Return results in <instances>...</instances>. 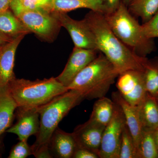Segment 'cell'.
<instances>
[{
	"mask_svg": "<svg viewBox=\"0 0 158 158\" xmlns=\"http://www.w3.org/2000/svg\"><path fill=\"white\" fill-rule=\"evenodd\" d=\"M82 8L90 9L103 13L102 0H51L48 11L64 12Z\"/></svg>",
	"mask_w": 158,
	"mask_h": 158,
	"instance_id": "ac0fdd59",
	"label": "cell"
},
{
	"mask_svg": "<svg viewBox=\"0 0 158 158\" xmlns=\"http://www.w3.org/2000/svg\"><path fill=\"white\" fill-rule=\"evenodd\" d=\"M112 100L122 110L127 126L132 136L138 151L143 128L139 118L138 106L130 104L123 98L118 91L112 93Z\"/></svg>",
	"mask_w": 158,
	"mask_h": 158,
	"instance_id": "5bb4252c",
	"label": "cell"
},
{
	"mask_svg": "<svg viewBox=\"0 0 158 158\" xmlns=\"http://www.w3.org/2000/svg\"><path fill=\"white\" fill-rule=\"evenodd\" d=\"M121 0H102L103 13L109 14L113 13L119 6Z\"/></svg>",
	"mask_w": 158,
	"mask_h": 158,
	"instance_id": "83f0119b",
	"label": "cell"
},
{
	"mask_svg": "<svg viewBox=\"0 0 158 158\" xmlns=\"http://www.w3.org/2000/svg\"><path fill=\"white\" fill-rule=\"evenodd\" d=\"M17 109L18 121L7 132L16 135L20 141H27L30 136L36 135L39 132L40 115L37 108Z\"/></svg>",
	"mask_w": 158,
	"mask_h": 158,
	"instance_id": "7c38bea8",
	"label": "cell"
},
{
	"mask_svg": "<svg viewBox=\"0 0 158 158\" xmlns=\"http://www.w3.org/2000/svg\"><path fill=\"white\" fill-rule=\"evenodd\" d=\"M118 75L111 62L99 52L67 88L69 90H78L85 99H98L106 96Z\"/></svg>",
	"mask_w": 158,
	"mask_h": 158,
	"instance_id": "3957f363",
	"label": "cell"
},
{
	"mask_svg": "<svg viewBox=\"0 0 158 158\" xmlns=\"http://www.w3.org/2000/svg\"><path fill=\"white\" fill-rule=\"evenodd\" d=\"M51 2V0H12L10 8L17 17L23 12L31 10L44 9L48 11Z\"/></svg>",
	"mask_w": 158,
	"mask_h": 158,
	"instance_id": "cb8c5ba5",
	"label": "cell"
},
{
	"mask_svg": "<svg viewBox=\"0 0 158 158\" xmlns=\"http://www.w3.org/2000/svg\"><path fill=\"white\" fill-rule=\"evenodd\" d=\"M85 98L78 90H69L37 108L40 126L36 140L31 146L33 155L37 156L50 151L51 138L60 121Z\"/></svg>",
	"mask_w": 158,
	"mask_h": 158,
	"instance_id": "7a4b0ae2",
	"label": "cell"
},
{
	"mask_svg": "<svg viewBox=\"0 0 158 158\" xmlns=\"http://www.w3.org/2000/svg\"><path fill=\"white\" fill-rule=\"evenodd\" d=\"M119 158H138L137 148L127 124L122 134Z\"/></svg>",
	"mask_w": 158,
	"mask_h": 158,
	"instance_id": "d4e9b609",
	"label": "cell"
},
{
	"mask_svg": "<svg viewBox=\"0 0 158 158\" xmlns=\"http://www.w3.org/2000/svg\"><path fill=\"white\" fill-rule=\"evenodd\" d=\"M156 98H157V100L158 103V96L157 97H156Z\"/></svg>",
	"mask_w": 158,
	"mask_h": 158,
	"instance_id": "836d02e7",
	"label": "cell"
},
{
	"mask_svg": "<svg viewBox=\"0 0 158 158\" xmlns=\"http://www.w3.org/2000/svg\"><path fill=\"white\" fill-rule=\"evenodd\" d=\"M33 155L31 146L27 141H20L11 149L9 158H25Z\"/></svg>",
	"mask_w": 158,
	"mask_h": 158,
	"instance_id": "484cf974",
	"label": "cell"
},
{
	"mask_svg": "<svg viewBox=\"0 0 158 158\" xmlns=\"http://www.w3.org/2000/svg\"><path fill=\"white\" fill-rule=\"evenodd\" d=\"M135 17L141 18L143 23L151 19L158 11V0H132L127 6Z\"/></svg>",
	"mask_w": 158,
	"mask_h": 158,
	"instance_id": "ffe728a7",
	"label": "cell"
},
{
	"mask_svg": "<svg viewBox=\"0 0 158 158\" xmlns=\"http://www.w3.org/2000/svg\"><path fill=\"white\" fill-rule=\"evenodd\" d=\"M0 32L11 39L31 33L9 9L0 13Z\"/></svg>",
	"mask_w": 158,
	"mask_h": 158,
	"instance_id": "d6986e66",
	"label": "cell"
},
{
	"mask_svg": "<svg viewBox=\"0 0 158 158\" xmlns=\"http://www.w3.org/2000/svg\"><path fill=\"white\" fill-rule=\"evenodd\" d=\"M12 0H0V13L8 10Z\"/></svg>",
	"mask_w": 158,
	"mask_h": 158,
	"instance_id": "f546056e",
	"label": "cell"
},
{
	"mask_svg": "<svg viewBox=\"0 0 158 158\" xmlns=\"http://www.w3.org/2000/svg\"><path fill=\"white\" fill-rule=\"evenodd\" d=\"M116 87L123 98L134 106H138L147 93L143 70L131 69L118 75Z\"/></svg>",
	"mask_w": 158,
	"mask_h": 158,
	"instance_id": "ba28073f",
	"label": "cell"
},
{
	"mask_svg": "<svg viewBox=\"0 0 158 158\" xmlns=\"http://www.w3.org/2000/svg\"><path fill=\"white\" fill-rule=\"evenodd\" d=\"M69 32L74 47L98 50L93 32L85 19L76 20L64 12H52Z\"/></svg>",
	"mask_w": 158,
	"mask_h": 158,
	"instance_id": "9c48e42d",
	"label": "cell"
},
{
	"mask_svg": "<svg viewBox=\"0 0 158 158\" xmlns=\"http://www.w3.org/2000/svg\"><path fill=\"white\" fill-rule=\"evenodd\" d=\"M84 19L94 35L98 50L106 56L119 74L131 69L143 70L146 57L136 55L116 37L103 13L91 10Z\"/></svg>",
	"mask_w": 158,
	"mask_h": 158,
	"instance_id": "6da1fadb",
	"label": "cell"
},
{
	"mask_svg": "<svg viewBox=\"0 0 158 158\" xmlns=\"http://www.w3.org/2000/svg\"><path fill=\"white\" fill-rule=\"evenodd\" d=\"M143 75L147 92L152 96H158V56L148 59L143 63Z\"/></svg>",
	"mask_w": 158,
	"mask_h": 158,
	"instance_id": "7402d4cb",
	"label": "cell"
},
{
	"mask_svg": "<svg viewBox=\"0 0 158 158\" xmlns=\"http://www.w3.org/2000/svg\"><path fill=\"white\" fill-rule=\"evenodd\" d=\"M97 154L85 148H77L72 158H98Z\"/></svg>",
	"mask_w": 158,
	"mask_h": 158,
	"instance_id": "f1b7e54d",
	"label": "cell"
},
{
	"mask_svg": "<svg viewBox=\"0 0 158 158\" xmlns=\"http://www.w3.org/2000/svg\"><path fill=\"white\" fill-rule=\"evenodd\" d=\"M142 31L149 39L158 38V11L149 21L141 25Z\"/></svg>",
	"mask_w": 158,
	"mask_h": 158,
	"instance_id": "4316f807",
	"label": "cell"
},
{
	"mask_svg": "<svg viewBox=\"0 0 158 158\" xmlns=\"http://www.w3.org/2000/svg\"><path fill=\"white\" fill-rule=\"evenodd\" d=\"M126 125L123 112L115 103L113 116L103 133L99 158H119L122 134Z\"/></svg>",
	"mask_w": 158,
	"mask_h": 158,
	"instance_id": "52a82bcc",
	"label": "cell"
},
{
	"mask_svg": "<svg viewBox=\"0 0 158 158\" xmlns=\"http://www.w3.org/2000/svg\"><path fill=\"white\" fill-rule=\"evenodd\" d=\"M155 138L158 152V127L154 131Z\"/></svg>",
	"mask_w": 158,
	"mask_h": 158,
	"instance_id": "1f68e13d",
	"label": "cell"
},
{
	"mask_svg": "<svg viewBox=\"0 0 158 158\" xmlns=\"http://www.w3.org/2000/svg\"><path fill=\"white\" fill-rule=\"evenodd\" d=\"M154 131L143 128L138 145V158H158Z\"/></svg>",
	"mask_w": 158,
	"mask_h": 158,
	"instance_id": "603a6c76",
	"label": "cell"
},
{
	"mask_svg": "<svg viewBox=\"0 0 158 158\" xmlns=\"http://www.w3.org/2000/svg\"><path fill=\"white\" fill-rule=\"evenodd\" d=\"M114 106V102L106 96L98 98L94 105L89 119L106 127L113 116Z\"/></svg>",
	"mask_w": 158,
	"mask_h": 158,
	"instance_id": "44dd1931",
	"label": "cell"
},
{
	"mask_svg": "<svg viewBox=\"0 0 158 158\" xmlns=\"http://www.w3.org/2000/svg\"><path fill=\"white\" fill-rule=\"evenodd\" d=\"M17 17L30 32L47 42L55 40L62 27L53 14L44 9L25 11Z\"/></svg>",
	"mask_w": 158,
	"mask_h": 158,
	"instance_id": "8992f818",
	"label": "cell"
},
{
	"mask_svg": "<svg viewBox=\"0 0 158 158\" xmlns=\"http://www.w3.org/2000/svg\"><path fill=\"white\" fill-rule=\"evenodd\" d=\"M18 107L9 85L0 88V136L11 126L14 111Z\"/></svg>",
	"mask_w": 158,
	"mask_h": 158,
	"instance_id": "e0dca14e",
	"label": "cell"
},
{
	"mask_svg": "<svg viewBox=\"0 0 158 158\" xmlns=\"http://www.w3.org/2000/svg\"><path fill=\"white\" fill-rule=\"evenodd\" d=\"M104 15L116 37L136 55L147 57L156 50L154 39H149L144 35L141 25L121 1L114 12Z\"/></svg>",
	"mask_w": 158,
	"mask_h": 158,
	"instance_id": "277c9868",
	"label": "cell"
},
{
	"mask_svg": "<svg viewBox=\"0 0 158 158\" xmlns=\"http://www.w3.org/2000/svg\"><path fill=\"white\" fill-rule=\"evenodd\" d=\"M9 88L18 107L25 108L38 107L69 90L54 77L34 81L15 78Z\"/></svg>",
	"mask_w": 158,
	"mask_h": 158,
	"instance_id": "5b68a950",
	"label": "cell"
},
{
	"mask_svg": "<svg viewBox=\"0 0 158 158\" xmlns=\"http://www.w3.org/2000/svg\"><path fill=\"white\" fill-rule=\"evenodd\" d=\"M121 1L123 3V4H124L127 7L132 0H121Z\"/></svg>",
	"mask_w": 158,
	"mask_h": 158,
	"instance_id": "d6a6232c",
	"label": "cell"
},
{
	"mask_svg": "<svg viewBox=\"0 0 158 158\" xmlns=\"http://www.w3.org/2000/svg\"><path fill=\"white\" fill-rule=\"evenodd\" d=\"M138 107L142 127L156 130L158 127V103L156 98L147 92Z\"/></svg>",
	"mask_w": 158,
	"mask_h": 158,
	"instance_id": "2e32d148",
	"label": "cell"
},
{
	"mask_svg": "<svg viewBox=\"0 0 158 158\" xmlns=\"http://www.w3.org/2000/svg\"><path fill=\"white\" fill-rule=\"evenodd\" d=\"M98 51L74 47L62 73L57 77L59 82L68 87L75 77L97 57Z\"/></svg>",
	"mask_w": 158,
	"mask_h": 158,
	"instance_id": "30bf717a",
	"label": "cell"
},
{
	"mask_svg": "<svg viewBox=\"0 0 158 158\" xmlns=\"http://www.w3.org/2000/svg\"><path fill=\"white\" fill-rule=\"evenodd\" d=\"M25 36L11 39L0 48V88L9 86L15 78L13 71L15 53Z\"/></svg>",
	"mask_w": 158,
	"mask_h": 158,
	"instance_id": "4fadbf2b",
	"label": "cell"
},
{
	"mask_svg": "<svg viewBox=\"0 0 158 158\" xmlns=\"http://www.w3.org/2000/svg\"><path fill=\"white\" fill-rule=\"evenodd\" d=\"M105 127L90 119L77 126L73 132L77 148L89 150L98 155Z\"/></svg>",
	"mask_w": 158,
	"mask_h": 158,
	"instance_id": "8fae6325",
	"label": "cell"
},
{
	"mask_svg": "<svg viewBox=\"0 0 158 158\" xmlns=\"http://www.w3.org/2000/svg\"><path fill=\"white\" fill-rule=\"evenodd\" d=\"M77 148L73 133H66L57 128L49 144V149L55 156L60 158H72Z\"/></svg>",
	"mask_w": 158,
	"mask_h": 158,
	"instance_id": "9a60e30c",
	"label": "cell"
},
{
	"mask_svg": "<svg viewBox=\"0 0 158 158\" xmlns=\"http://www.w3.org/2000/svg\"><path fill=\"white\" fill-rule=\"evenodd\" d=\"M11 39L0 32V48Z\"/></svg>",
	"mask_w": 158,
	"mask_h": 158,
	"instance_id": "4dcf8cb0",
	"label": "cell"
}]
</instances>
